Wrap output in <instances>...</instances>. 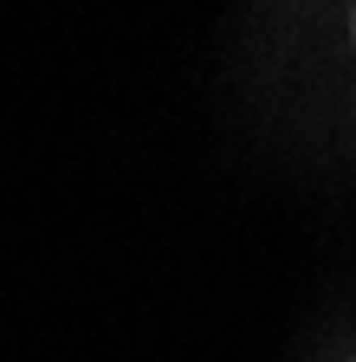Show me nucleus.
Instances as JSON below:
<instances>
[{
	"label": "nucleus",
	"instance_id": "f257e3e1",
	"mask_svg": "<svg viewBox=\"0 0 356 362\" xmlns=\"http://www.w3.org/2000/svg\"><path fill=\"white\" fill-rule=\"evenodd\" d=\"M350 26H356V13H350Z\"/></svg>",
	"mask_w": 356,
	"mask_h": 362
}]
</instances>
